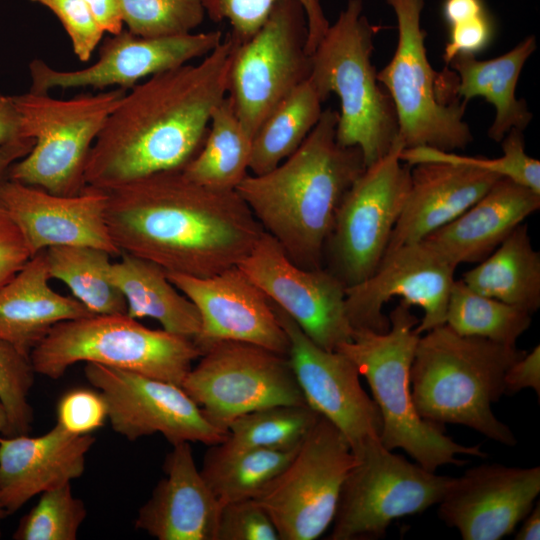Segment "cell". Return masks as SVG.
<instances>
[{"instance_id": "obj_1", "label": "cell", "mask_w": 540, "mask_h": 540, "mask_svg": "<svg viewBox=\"0 0 540 540\" xmlns=\"http://www.w3.org/2000/svg\"><path fill=\"white\" fill-rule=\"evenodd\" d=\"M103 192L106 224L120 253L166 272L204 278L238 266L264 231L236 190L201 185L182 169Z\"/></svg>"}, {"instance_id": "obj_2", "label": "cell", "mask_w": 540, "mask_h": 540, "mask_svg": "<svg viewBox=\"0 0 540 540\" xmlns=\"http://www.w3.org/2000/svg\"><path fill=\"white\" fill-rule=\"evenodd\" d=\"M234 43L227 36L194 64L154 74L127 90L89 152L85 187L107 191L134 179L183 169L201 148L226 97Z\"/></svg>"}, {"instance_id": "obj_3", "label": "cell", "mask_w": 540, "mask_h": 540, "mask_svg": "<svg viewBox=\"0 0 540 540\" xmlns=\"http://www.w3.org/2000/svg\"><path fill=\"white\" fill-rule=\"evenodd\" d=\"M338 111L323 110L300 147L275 168L248 174L236 192L262 229L304 269L323 267L337 208L366 168L358 147L336 139Z\"/></svg>"}, {"instance_id": "obj_4", "label": "cell", "mask_w": 540, "mask_h": 540, "mask_svg": "<svg viewBox=\"0 0 540 540\" xmlns=\"http://www.w3.org/2000/svg\"><path fill=\"white\" fill-rule=\"evenodd\" d=\"M526 352L484 338L462 336L447 324L420 335L411 365L415 408L424 420L467 426L513 446L510 428L492 412L505 394L504 375Z\"/></svg>"}, {"instance_id": "obj_5", "label": "cell", "mask_w": 540, "mask_h": 540, "mask_svg": "<svg viewBox=\"0 0 540 540\" xmlns=\"http://www.w3.org/2000/svg\"><path fill=\"white\" fill-rule=\"evenodd\" d=\"M385 333L358 329L336 350L345 354L368 382L382 418L380 441L393 450L403 449L416 463L435 472L444 465L461 466L457 455L485 458L479 445L465 446L444 434L441 426L418 414L412 396L411 365L420 335L419 319L411 306L400 303L389 314Z\"/></svg>"}, {"instance_id": "obj_6", "label": "cell", "mask_w": 540, "mask_h": 540, "mask_svg": "<svg viewBox=\"0 0 540 540\" xmlns=\"http://www.w3.org/2000/svg\"><path fill=\"white\" fill-rule=\"evenodd\" d=\"M376 27L364 14L362 0H349L311 53L309 81L325 102H340L336 139L358 147L369 166L391 149L399 137L391 97L372 64Z\"/></svg>"}, {"instance_id": "obj_7", "label": "cell", "mask_w": 540, "mask_h": 540, "mask_svg": "<svg viewBox=\"0 0 540 540\" xmlns=\"http://www.w3.org/2000/svg\"><path fill=\"white\" fill-rule=\"evenodd\" d=\"M201 355L193 340L147 328L127 314H93L54 325L30 360L36 374L50 379L76 363L94 362L181 386Z\"/></svg>"}, {"instance_id": "obj_8", "label": "cell", "mask_w": 540, "mask_h": 540, "mask_svg": "<svg viewBox=\"0 0 540 540\" xmlns=\"http://www.w3.org/2000/svg\"><path fill=\"white\" fill-rule=\"evenodd\" d=\"M126 91L115 88L70 99L30 90L13 95L22 136L34 145L10 167L7 178L55 195L80 194L91 147Z\"/></svg>"}, {"instance_id": "obj_9", "label": "cell", "mask_w": 540, "mask_h": 540, "mask_svg": "<svg viewBox=\"0 0 540 540\" xmlns=\"http://www.w3.org/2000/svg\"><path fill=\"white\" fill-rule=\"evenodd\" d=\"M397 21V45L377 78L392 99L405 148L427 146L455 152L474 140L464 120L466 102L442 99L421 26L425 0H386Z\"/></svg>"}, {"instance_id": "obj_10", "label": "cell", "mask_w": 540, "mask_h": 540, "mask_svg": "<svg viewBox=\"0 0 540 540\" xmlns=\"http://www.w3.org/2000/svg\"><path fill=\"white\" fill-rule=\"evenodd\" d=\"M404 148L398 137L364 169L337 208L323 266L345 287L371 276L384 257L410 187L411 166L400 157Z\"/></svg>"}, {"instance_id": "obj_11", "label": "cell", "mask_w": 540, "mask_h": 540, "mask_svg": "<svg viewBox=\"0 0 540 540\" xmlns=\"http://www.w3.org/2000/svg\"><path fill=\"white\" fill-rule=\"evenodd\" d=\"M307 19L298 0H280L259 30L235 44L227 97L254 137L269 114L311 72Z\"/></svg>"}, {"instance_id": "obj_12", "label": "cell", "mask_w": 540, "mask_h": 540, "mask_svg": "<svg viewBox=\"0 0 540 540\" xmlns=\"http://www.w3.org/2000/svg\"><path fill=\"white\" fill-rule=\"evenodd\" d=\"M343 484L330 540L377 539L390 523L438 504L453 478L413 464L368 441Z\"/></svg>"}, {"instance_id": "obj_13", "label": "cell", "mask_w": 540, "mask_h": 540, "mask_svg": "<svg viewBox=\"0 0 540 540\" xmlns=\"http://www.w3.org/2000/svg\"><path fill=\"white\" fill-rule=\"evenodd\" d=\"M356 462L342 433L319 416L287 466L254 498L280 540H314L327 530Z\"/></svg>"}, {"instance_id": "obj_14", "label": "cell", "mask_w": 540, "mask_h": 540, "mask_svg": "<svg viewBox=\"0 0 540 540\" xmlns=\"http://www.w3.org/2000/svg\"><path fill=\"white\" fill-rule=\"evenodd\" d=\"M181 387L210 422L227 432L235 419L251 411L307 404L288 356L240 341L203 347Z\"/></svg>"}, {"instance_id": "obj_15", "label": "cell", "mask_w": 540, "mask_h": 540, "mask_svg": "<svg viewBox=\"0 0 540 540\" xmlns=\"http://www.w3.org/2000/svg\"><path fill=\"white\" fill-rule=\"evenodd\" d=\"M84 374L107 405L112 429L129 441L161 434L171 444L215 445L228 432L215 426L180 385L87 362Z\"/></svg>"}, {"instance_id": "obj_16", "label": "cell", "mask_w": 540, "mask_h": 540, "mask_svg": "<svg viewBox=\"0 0 540 540\" xmlns=\"http://www.w3.org/2000/svg\"><path fill=\"white\" fill-rule=\"evenodd\" d=\"M457 266L425 240L400 246L384 255L364 281L346 287V313L353 330L385 333L390 327L383 307L393 297L423 310L418 335L445 324Z\"/></svg>"}, {"instance_id": "obj_17", "label": "cell", "mask_w": 540, "mask_h": 540, "mask_svg": "<svg viewBox=\"0 0 540 540\" xmlns=\"http://www.w3.org/2000/svg\"><path fill=\"white\" fill-rule=\"evenodd\" d=\"M238 266L321 348L335 351L351 340L354 330L346 313V287L324 266L296 265L265 231Z\"/></svg>"}, {"instance_id": "obj_18", "label": "cell", "mask_w": 540, "mask_h": 540, "mask_svg": "<svg viewBox=\"0 0 540 540\" xmlns=\"http://www.w3.org/2000/svg\"><path fill=\"white\" fill-rule=\"evenodd\" d=\"M223 39L220 30L147 38L123 29L102 42L97 60L84 69L56 70L41 59L32 60L30 91L48 93L54 88L111 86L129 90L142 79L203 58Z\"/></svg>"}, {"instance_id": "obj_19", "label": "cell", "mask_w": 540, "mask_h": 540, "mask_svg": "<svg viewBox=\"0 0 540 540\" xmlns=\"http://www.w3.org/2000/svg\"><path fill=\"white\" fill-rule=\"evenodd\" d=\"M272 305L287 334L288 358L306 403L342 433L354 455L368 441L380 439L381 414L361 386L356 365L342 352L315 344L285 312Z\"/></svg>"}, {"instance_id": "obj_20", "label": "cell", "mask_w": 540, "mask_h": 540, "mask_svg": "<svg viewBox=\"0 0 540 540\" xmlns=\"http://www.w3.org/2000/svg\"><path fill=\"white\" fill-rule=\"evenodd\" d=\"M166 274L199 312L202 329L195 343L201 351L211 342L231 340L288 356L289 340L271 301L239 266L204 278Z\"/></svg>"}, {"instance_id": "obj_21", "label": "cell", "mask_w": 540, "mask_h": 540, "mask_svg": "<svg viewBox=\"0 0 540 540\" xmlns=\"http://www.w3.org/2000/svg\"><path fill=\"white\" fill-rule=\"evenodd\" d=\"M540 492V467L483 464L453 478L439 517L464 540H499L514 531Z\"/></svg>"}, {"instance_id": "obj_22", "label": "cell", "mask_w": 540, "mask_h": 540, "mask_svg": "<svg viewBox=\"0 0 540 540\" xmlns=\"http://www.w3.org/2000/svg\"><path fill=\"white\" fill-rule=\"evenodd\" d=\"M0 200L20 229L31 256L54 246H89L120 255L106 224V193L85 187L60 196L6 178Z\"/></svg>"}, {"instance_id": "obj_23", "label": "cell", "mask_w": 540, "mask_h": 540, "mask_svg": "<svg viewBox=\"0 0 540 540\" xmlns=\"http://www.w3.org/2000/svg\"><path fill=\"white\" fill-rule=\"evenodd\" d=\"M94 442L92 434H72L58 424L37 437L0 435V496L7 514L81 477Z\"/></svg>"}, {"instance_id": "obj_24", "label": "cell", "mask_w": 540, "mask_h": 540, "mask_svg": "<svg viewBox=\"0 0 540 540\" xmlns=\"http://www.w3.org/2000/svg\"><path fill=\"white\" fill-rule=\"evenodd\" d=\"M166 476L139 509L135 528L158 540H216L220 505L198 470L189 442L172 445Z\"/></svg>"}, {"instance_id": "obj_25", "label": "cell", "mask_w": 540, "mask_h": 540, "mask_svg": "<svg viewBox=\"0 0 540 540\" xmlns=\"http://www.w3.org/2000/svg\"><path fill=\"white\" fill-rule=\"evenodd\" d=\"M500 176L449 162L411 166L409 191L384 255L418 242L448 224L499 180Z\"/></svg>"}, {"instance_id": "obj_26", "label": "cell", "mask_w": 540, "mask_h": 540, "mask_svg": "<svg viewBox=\"0 0 540 540\" xmlns=\"http://www.w3.org/2000/svg\"><path fill=\"white\" fill-rule=\"evenodd\" d=\"M539 208V193L500 178L460 216L423 240L456 266L479 263Z\"/></svg>"}, {"instance_id": "obj_27", "label": "cell", "mask_w": 540, "mask_h": 540, "mask_svg": "<svg viewBox=\"0 0 540 540\" xmlns=\"http://www.w3.org/2000/svg\"><path fill=\"white\" fill-rule=\"evenodd\" d=\"M50 279L44 250L0 288V341L28 357L54 325L93 315L73 296L53 290Z\"/></svg>"}, {"instance_id": "obj_28", "label": "cell", "mask_w": 540, "mask_h": 540, "mask_svg": "<svg viewBox=\"0 0 540 540\" xmlns=\"http://www.w3.org/2000/svg\"><path fill=\"white\" fill-rule=\"evenodd\" d=\"M534 35L526 36L506 53L492 59L478 60L474 54H458L448 65L458 77L455 95L464 102L482 97L495 111L487 136L500 143L512 130L523 131L533 114L524 99L516 97V87L527 60L535 52Z\"/></svg>"}, {"instance_id": "obj_29", "label": "cell", "mask_w": 540, "mask_h": 540, "mask_svg": "<svg viewBox=\"0 0 540 540\" xmlns=\"http://www.w3.org/2000/svg\"><path fill=\"white\" fill-rule=\"evenodd\" d=\"M112 262L110 278L127 304V315L134 319L152 318L163 330L194 342L202 324L196 306L168 279L166 271L146 259L120 253Z\"/></svg>"}, {"instance_id": "obj_30", "label": "cell", "mask_w": 540, "mask_h": 540, "mask_svg": "<svg viewBox=\"0 0 540 540\" xmlns=\"http://www.w3.org/2000/svg\"><path fill=\"white\" fill-rule=\"evenodd\" d=\"M473 291L523 309L540 307V253L533 248L526 223L518 225L484 260L463 273Z\"/></svg>"}, {"instance_id": "obj_31", "label": "cell", "mask_w": 540, "mask_h": 540, "mask_svg": "<svg viewBox=\"0 0 540 540\" xmlns=\"http://www.w3.org/2000/svg\"><path fill=\"white\" fill-rule=\"evenodd\" d=\"M253 136L226 97L216 106L204 142L182 169L191 180L218 190H236L249 174Z\"/></svg>"}, {"instance_id": "obj_32", "label": "cell", "mask_w": 540, "mask_h": 540, "mask_svg": "<svg viewBox=\"0 0 540 540\" xmlns=\"http://www.w3.org/2000/svg\"><path fill=\"white\" fill-rule=\"evenodd\" d=\"M298 449L240 448L221 442L211 445L206 452L200 472L222 507L256 498L287 466Z\"/></svg>"}, {"instance_id": "obj_33", "label": "cell", "mask_w": 540, "mask_h": 540, "mask_svg": "<svg viewBox=\"0 0 540 540\" xmlns=\"http://www.w3.org/2000/svg\"><path fill=\"white\" fill-rule=\"evenodd\" d=\"M323 103L309 79L293 90L254 135L249 171L266 173L293 154L318 123Z\"/></svg>"}, {"instance_id": "obj_34", "label": "cell", "mask_w": 540, "mask_h": 540, "mask_svg": "<svg viewBox=\"0 0 540 540\" xmlns=\"http://www.w3.org/2000/svg\"><path fill=\"white\" fill-rule=\"evenodd\" d=\"M45 255L50 278L63 282L90 313H127L126 300L110 278L112 256L107 251L66 245L50 247Z\"/></svg>"}, {"instance_id": "obj_35", "label": "cell", "mask_w": 540, "mask_h": 540, "mask_svg": "<svg viewBox=\"0 0 540 540\" xmlns=\"http://www.w3.org/2000/svg\"><path fill=\"white\" fill-rule=\"evenodd\" d=\"M531 315L523 309L481 295L461 279H455L448 299L445 324L462 336L514 346L530 327Z\"/></svg>"}, {"instance_id": "obj_36", "label": "cell", "mask_w": 540, "mask_h": 540, "mask_svg": "<svg viewBox=\"0 0 540 540\" xmlns=\"http://www.w3.org/2000/svg\"><path fill=\"white\" fill-rule=\"evenodd\" d=\"M308 404L273 405L246 413L228 427V446L279 451L298 449L319 418Z\"/></svg>"}, {"instance_id": "obj_37", "label": "cell", "mask_w": 540, "mask_h": 540, "mask_svg": "<svg viewBox=\"0 0 540 540\" xmlns=\"http://www.w3.org/2000/svg\"><path fill=\"white\" fill-rule=\"evenodd\" d=\"M500 143L503 154L493 159L465 156L427 146L404 148L400 157L409 166L422 162L471 166L510 179L540 194V161L526 153L523 131L512 129Z\"/></svg>"}, {"instance_id": "obj_38", "label": "cell", "mask_w": 540, "mask_h": 540, "mask_svg": "<svg viewBox=\"0 0 540 540\" xmlns=\"http://www.w3.org/2000/svg\"><path fill=\"white\" fill-rule=\"evenodd\" d=\"M205 14L214 22L227 21L231 27L228 35L235 43H242L253 36L268 18L280 0H201ZM307 19V50L311 54L330 23L325 16L321 0H298Z\"/></svg>"}, {"instance_id": "obj_39", "label": "cell", "mask_w": 540, "mask_h": 540, "mask_svg": "<svg viewBox=\"0 0 540 540\" xmlns=\"http://www.w3.org/2000/svg\"><path fill=\"white\" fill-rule=\"evenodd\" d=\"M87 516L84 502L75 497L71 482L46 490L37 504L24 515L15 540H76Z\"/></svg>"}, {"instance_id": "obj_40", "label": "cell", "mask_w": 540, "mask_h": 540, "mask_svg": "<svg viewBox=\"0 0 540 540\" xmlns=\"http://www.w3.org/2000/svg\"><path fill=\"white\" fill-rule=\"evenodd\" d=\"M127 30L147 38L193 32L206 14L201 0H118Z\"/></svg>"}, {"instance_id": "obj_41", "label": "cell", "mask_w": 540, "mask_h": 540, "mask_svg": "<svg viewBox=\"0 0 540 540\" xmlns=\"http://www.w3.org/2000/svg\"><path fill=\"white\" fill-rule=\"evenodd\" d=\"M35 374L30 357L0 341V401L7 413L9 437L31 430L34 417L28 396Z\"/></svg>"}, {"instance_id": "obj_42", "label": "cell", "mask_w": 540, "mask_h": 540, "mask_svg": "<svg viewBox=\"0 0 540 540\" xmlns=\"http://www.w3.org/2000/svg\"><path fill=\"white\" fill-rule=\"evenodd\" d=\"M216 540L280 539L264 509L254 499H245L221 507Z\"/></svg>"}, {"instance_id": "obj_43", "label": "cell", "mask_w": 540, "mask_h": 540, "mask_svg": "<svg viewBox=\"0 0 540 540\" xmlns=\"http://www.w3.org/2000/svg\"><path fill=\"white\" fill-rule=\"evenodd\" d=\"M49 8L70 37L74 54L88 61L100 44L104 32L95 22L83 0H31Z\"/></svg>"}, {"instance_id": "obj_44", "label": "cell", "mask_w": 540, "mask_h": 540, "mask_svg": "<svg viewBox=\"0 0 540 540\" xmlns=\"http://www.w3.org/2000/svg\"><path fill=\"white\" fill-rule=\"evenodd\" d=\"M107 419V405L97 390L76 388L67 391L57 404V424L76 434H91Z\"/></svg>"}, {"instance_id": "obj_45", "label": "cell", "mask_w": 540, "mask_h": 540, "mask_svg": "<svg viewBox=\"0 0 540 540\" xmlns=\"http://www.w3.org/2000/svg\"><path fill=\"white\" fill-rule=\"evenodd\" d=\"M449 27L450 36L443 53L446 64L458 54L475 55L484 50L494 35V25L487 11Z\"/></svg>"}, {"instance_id": "obj_46", "label": "cell", "mask_w": 540, "mask_h": 540, "mask_svg": "<svg viewBox=\"0 0 540 540\" xmlns=\"http://www.w3.org/2000/svg\"><path fill=\"white\" fill-rule=\"evenodd\" d=\"M26 241L0 200V288L31 258Z\"/></svg>"}, {"instance_id": "obj_47", "label": "cell", "mask_w": 540, "mask_h": 540, "mask_svg": "<svg viewBox=\"0 0 540 540\" xmlns=\"http://www.w3.org/2000/svg\"><path fill=\"white\" fill-rule=\"evenodd\" d=\"M505 393H516L525 388L540 395V346L513 362L504 375Z\"/></svg>"}, {"instance_id": "obj_48", "label": "cell", "mask_w": 540, "mask_h": 540, "mask_svg": "<svg viewBox=\"0 0 540 540\" xmlns=\"http://www.w3.org/2000/svg\"><path fill=\"white\" fill-rule=\"evenodd\" d=\"M104 33L115 35L123 30V16L118 0H83Z\"/></svg>"}, {"instance_id": "obj_49", "label": "cell", "mask_w": 540, "mask_h": 540, "mask_svg": "<svg viewBox=\"0 0 540 540\" xmlns=\"http://www.w3.org/2000/svg\"><path fill=\"white\" fill-rule=\"evenodd\" d=\"M22 137L20 115L12 96L0 92V145Z\"/></svg>"}, {"instance_id": "obj_50", "label": "cell", "mask_w": 540, "mask_h": 540, "mask_svg": "<svg viewBox=\"0 0 540 540\" xmlns=\"http://www.w3.org/2000/svg\"><path fill=\"white\" fill-rule=\"evenodd\" d=\"M486 12L482 0H445L443 16L449 26Z\"/></svg>"}, {"instance_id": "obj_51", "label": "cell", "mask_w": 540, "mask_h": 540, "mask_svg": "<svg viewBox=\"0 0 540 540\" xmlns=\"http://www.w3.org/2000/svg\"><path fill=\"white\" fill-rule=\"evenodd\" d=\"M34 145V140L27 137L17 138L0 145V182L8 176L10 167L26 156Z\"/></svg>"}, {"instance_id": "obj_52", "label": "cell", "mask_w": 540, "mask_h": 540, "mask_svg": "<svg viewBox=\"0 0 540 540\" xmlns=\"http://www.w3.org/2000/svg\"><path fill=\"white\" fill-rule=\"evenodd\" d=\"M523 523L515 535L516 540H538L540 538V504L534 506L523 518Z\"/></svg>"}, {"instance_id": "obj_53", "label": "cell", "mask_w": 540, "mask_h": 540, "mask_svg": "<svg viewBox=\"0 0 540 540\" xmlns=\"http://www.w3.org/2000/svg\"><path fill=\"white\" fill-rule=\"evenodd\" d=\"M0 435L9 437V423L4 405L0 401Z\"/></svg>"}, {"instance_id": "obj_54", "label": "cell", "mask_w": 540, "mask_h": 540, "mask_svg": "<svg viewBox=\"0 0 540 540\" xmlns=\"http://www.w3.org/2000/svg\"><path fill=\"white\" fill-rule=\"evenodd\" d=\"M6 516H8L4 506H3V503H2V500H1V496H0V524L2 522V520H4L6 518Z\"/></svg>"}]
</instances>
